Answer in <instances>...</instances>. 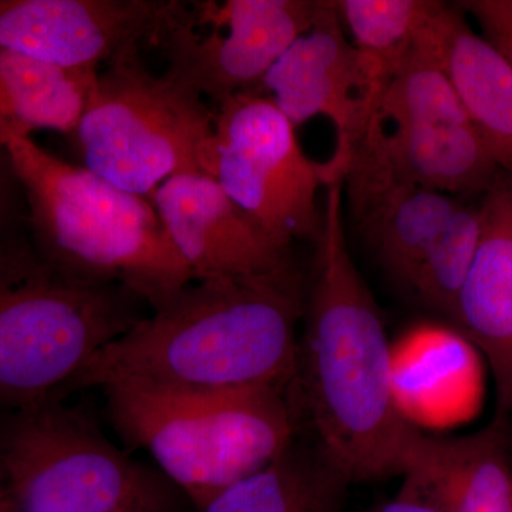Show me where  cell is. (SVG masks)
Returning <instances> with one entry per match:
<instances>
[{
	"label": "cell",
	"mask_w": 512,
	"mask_h": 512,
	"mask_svg": "<svg viewBox=\"0 0 512 512\" xmlns=\"http://www.w3.org/2000/svg\"><path fill=\"white\" fill-rule=\"evenodd\" d=\"M342 180L325 187L289 392L301 424L352 483L402 476L419 429L399 406L382 316L350 255Z\"/></svg>",
	"instance_id": "cell-1"
},
{
	"label": "cell",
	"mask_w": 512,
	"mask_h": 512,
	"mask_svg": "<svg viewBox=\"0 0 512 512\" xmlns=\"http://www.w3.org/2000/svg\"><path fill=\"white\" fill-rule=\"evenodd\" d=\"M305 299L296 262L268 275L191 282L101 349L70 390L127 380L178 389L289 386Z\"/></svg>",
	"instance_id": "cell-2"
},
{
	"label": "cell",
	"mask_w": 512,
	"mask_h": 512,
	"mask_svg": "<svg viewBox=\"0 0 512 512\" xmlns=\"http://www.w3.org/2000/svg\"><path fill=\"white\" fill-rule=\"evenodd\" d=\"M29 210V237L57 268L120 285L150 311L191 284L153 202L60 160L32 138L8 143Z\"/></svg>",
	"instance_id": "cell-3"
},
{
	"label": "cell",
	"mask_w": 512,
	"mask_h": 512,
	"mask_svg": "<svg viewBox=\"0 0 512 512\" xmlns=\"http://www.w3.org/2000/svg\"><path fill=\"white\" fill-rule=\"evenodd\" d=\"M289 386L178 389L127 380L103 390L120 436L150 454L198 511L291 446L302 424Z\"/></svg>",
	"instance_id": "cell-4"
},
{
	"label": "cell",
	"mask_w": 512,
	"mask_h": 512,
	"mask_svg": "<svg viewBox=\"0 0 512 512\" xmlns=\"http://www.w3.org/2000/svg\"><path fill=\"white\" fill-rule=\"evenodd\" d=\"M144 306L123 286L57 268L29 232L0 245V406L60 399L101 349L146 316Z\"/></svg>",
	"instance_id": "cell-5"
},
{
	"label": "cell",
	"mask_w": 512,
	"mask_h": 512,
	"mask_svg": "<svg viewBox=\"0 0 512 512\" xmlns=\"http://www.w3.org/2000/svg\"><path fill=\"white\" fill-rule=\"evenodd\" d=\"M140 49L97 74L74 137L87 170L150 200L175 175H208L215 111L170 73L151 72Z\"/></svg>",
	"instance_id": "cell-6"
},
{
	"label": "cell",
	"mask_w": 512,
	"mask_h": 512,
	"mask_svg": "<svg viewBox=\"0 0 512 512\" xmlns=\"http://www.w3.org/2000/svg\"><path fill=\"white\" fill-rule=\"evenodd\" d=\"M0 470L16 512H173L177 488L60 399L13 410Z\"/></svg>",
	"instance_id": "cell-7"
},
{
	"label": "cell",
	"mask_w": 512,
	"mask_h": 512,
	"mask_svg": "<svg viewBox=\"0 0 512 512\" xmlns=\"http://www.w3.org/2000/svg\"><path fill=\"white\" fill-rule=\"evenodd\" d=\"M214 111L208 175L282 247L315 242L322 228L320 188L339 180L328 163L306 157L296 128L262 94H238Z\"/></svg>",
	"instance_id": "cell-8"
},
{
	"label": "cell",
	"mask_w": 512,
	"mask_h": 512,
	"mask_svg": "<svg viewBox=\"0 0 512 512\" xmlns=\"http://www.w3.org/2000/svg\"><path fill=\"white\" fill-rule=\"evenodd\" d=\"M319 8L312 0H165L147 45L164 57L165 72L218 106L259 94Z\"/></svg>",
	"instance_id": "cell-9"
},
{
	"label": "cell",
	"mask_w": 512,
	"mask_h": 512,
	"mask_svg": "<svg viewBox=\"0 0 512 512\" xmlns=\"http://www.w3.org/2000/svg\"><path fill=\"white\" fill-rule=\"evenodd\" d=\"M386 77L346 36L335 3L320 2L311 28L279 57L261 84L268 97L298 128L322 116L336 130L330 170L343 177L349 153L375 114Z\"/></svg>",
	"instance_id": "cell-10"
},
{
	"label": "cell",
	"mask_w": 512,
	"mask_h": 512,
	"mask_svg": "<svg viewBox=\"0 0 512 512\" xmlns=\"http://www.w3.org/2000/svg\"><path fill=\"white\" fill-rule=\"evenodd\" d=\"M165 0H0V49L64 70H94L144 45Z\"/></svg>",
	"instance_id": "cell-11"
},
{
	"label": "cell",
	"mask_w": 512,
	"mask_h": 512,
	"mask_svg": "<svg viewBox=\"0 0 512 512\" xmlns=\"http://www.w3.org/2000/svg\"><path fill=\"white\" fill-rule=\"evenodd\" d=\"M150 200L192 282L252 278L295 264L291 248L262 231L210 175H175Z\"/></svg>",
	"instance_id": "cell-12"
},
{
	"label": "cell",
	"mask_w": 512,
	"mask_h": 512,
	"mask_svg": "<svg viewBox=\"0 0 512 512\" xmlns=\"http://www.w3.org/2000/svg\"><path fill=\"white\" fill-rule=\"evenodd\" d=\"M483 228L451 325L480 349L497 393V417L512 413V177L501 174L481 195Z\"/></svg>",
	"instance_id": "cell-13"
},
{
	"label": "cell",
	"mask_w": 512,
	"mask_h": 512,
	"mask_svg": "<svg viewBox=\"0 0 512 512\" xmlns=\"http://www.w3.org/2000/svg\"><path fill=\"white\" fill-rule=\"evenodd\" d=\"M397 497L440 512H512L507 419L463 437L417 434Z\"/></svg>",
	"instance_id": "cell-14"
},
{
	"label": "cell",
	"mask_w": 512,
	"mask_h": 512,
	"mask_svg": "<svg viewBox=\"0 0 512 512\" xmlns=\"http://www.w3.org/2000/svg\"><path fill=\"white\" fill-rule=\"evenodd\" d=\"M353 148L396 180L451 197H481L503 174L471 123L386 124L372 117Z\"/></svg>",
	"instance_id": "cell-15"
},
{
	"label": "cell",
	"mask_w": 512,
	"mask_h": 512,
	"mask_svg": "<svg viewBox=\"0 0 512 512\" xmlns=\"http://www.w3.org/2000/svg\"><path fill=\"white\" fill-rule=\"evenodd\" d=\"M343 190L377 264L404 292L463 200L390 175L362 178Z\"/></svg>",
	"instance_id": "cell-16"
},
{
	"label": "cell",
	"mask_w": 512,
	"mask_h": 512,
	"mask_svg": "<svg viewBox=\"0 0 512 512\" xmlns=\"http://www.w3.org/2000/svg\"><path fill=\"white\" fill-rule=\"evenodd\" d=\"M466 18L457 3L440 2L431 22L434 47L471 124L512 177V66Z\"/></svg>",
	"instance_id": "cell-17"
},
{
	"label": "cell",
	"mask_w": 512,
	"mask_h": 512,
	"mask_svg": "<svg viewBox=\"0 0 512 512\" xmlns=\"http://www.w3.org/2000/svg\"><path fill=\"white\" fill-rule=\"evenodd\" d=\"M353 484L308 431L262 470L232 484L198 512H343Z\"/></svg>",
	"instance_id": "cell-18"
},
{
	"label": "cell",
	"mask_w": 512,
	"mask_h": 512,
	"mask_svg": "<svg viewBox=\"0 0 512 512\" xmlns=\"http://www.w3.org/2000/svg\"><path fill=\"white\" fill-rule=\"evenodd\" d=\"M99 72L59 69L0 49V146L37 130L74 134Z\"/></svg>",
	"instance_id": "cell-19"
},
{
	"label": "cell",
	"mask_w": 512,
	"mask_h": 512,
	"mask_svg": "<svg viewBox=\"0 0 512 512\" xmlns=\"http://www.w3.org/2000/svg\"><path fill=\"white\" fill-rule=\"evenodd\" d=\"M481 228V197L463 198L407 286L406 292L423 308L451 319L458 292L476 256Z\"/></svg>",
	"instance_id": "cell-20"
},
{
	"label": "cell",
	"mask_w": 512,
	"mask_h": 512,
	"mask_svg": "<svg viewBox=\"0 0 512 512\" xmlns=\"http://www.w3.org/2000/svg\"><path fill=\"white\" fill-rule=\"evenodd\" d=\"M353 45L382 70L386 82L429 23L437 0H336ZM387 84V83H386Z\"/></svg>",
	"instance_id": "cell-21"
},
{
	"label": "cell",
	"mask_w": 512,
	"mask_h": 512,
	"mask_svg": "<svg viewBox=\"0 0 512 512\" xmlns=\"http://www.w3.org/2000/svg\"><path fill=\"white\" fill-rule=\"evenodd\" d=\"M28 232L25 188L8 147L0 146V245Z\"/></svg>",
	"instance_id": "cell-22"
},
{
	"label": "cell",
	"mask_w": 512,
	"mask_h": 512,
	"mask_svg": "<svg viewBox=\"0 0 512 512\" xmlns=\"http://www.w3.org/2000/svg\"><path fill=\"white\" fill-rule=\"evenodd\" d=\"M457 6L476 19L485 39L512 66V0H463Z\"/></svg>",
	"instance_id": "cell-23"
},
{
	"label": "cell",
	"mask_w": 512,
	"mask_h": 512,
	"mask_svg": "<svg viewBox=\"0 0 512 512\" xmlns=\"http://www.w3.org/2000/svg\"><path fill=\"white\" fill-rule=\"evenodd\" d=\"M373 512H440L426 505L414 503V501L404 500V498L396 497L389 503L383 504Z\"/></svg>",
	"instance_id": "cell-24"
},
{
	"label": "cell",
	"mask_w": 512,
	"mask_h": 512,
	"mask_svg": "<svg viewBox=\"0 0 512 512\" xmlns=\"http://www.w3.org/2000/svg\"><path fill=\"white\" fill-rule=\"evenodd\" d=\"M12 505L8 493H6V491H0V511L12 507Z\"/></svg>",
	"instance_id": "cell-25"
},
{
	"label": "cell",
	"mask_w": 512,
	"mask_h": 512,
	"mask_svg": "<svg viewBox=\"0 0 512 512\" xmlns=\"http://www.w3.org/2000/svg\"><path fill=\"white\" fill-rule=\"evenodd\" d=\"M0 491H6L5 483H3L2 470H0Z\"/></svg>",
	"instance_id": "cell-26"
},
{
	"label": "cell",
	"mask_w": 512,
	"mask_h": 512,
	"mask_svg": "<svg viewBox=\"0 0 512 512\" xmlns=\"http://www.w3.org/2000/svg\"><path fill=\"white\" fill-rule=\"evenodd\" d=\"M0 512H16V511H15V507H13V505H12V507L6 508V510H2Z\"/></svg>",
	"instance_id": "cell-27"
},
{
	"label": "cell",
	"mask_w": 512,
	"mask_h": 512,
	"mask_svg": "<svg viewBox=\"0 0 512 512\" xmlns=\"http://www.w3.org/2000/svg\"><path fill=\"white\" fill-rule=\"evenodd\" d=\"M128 512H144V511H128Z\"/></svg>",
	"instance_id": "cell-28"
}]
</instances>
